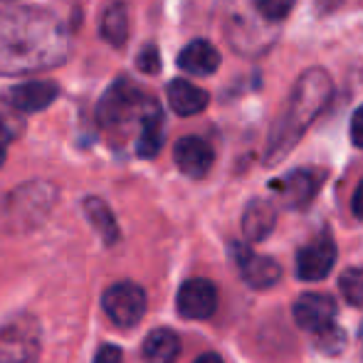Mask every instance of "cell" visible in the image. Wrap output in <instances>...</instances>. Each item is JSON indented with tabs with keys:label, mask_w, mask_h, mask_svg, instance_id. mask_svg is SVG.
<instances>
[{
	"label": "cell",
	"mask_w": 363,
	"mask_h": 363,
	"mask_svg": "<svg viewBox=\"0 0 363 363\" xmlns=\"http://www.w3.org/2000/svg\"><path fill=\"white\" fill-rule=\"evenodd\" d=\"M69 55V35L48 10H0V74H30L62 65Z\"/></svg>",
	"instance_id": "6da1fadb"
},
{
	"label": "cell",
	"mask_w": 363,
	"mask_h": 363,
	"mask_svg": "<svg viewBox=\"0 0 363 363\" xmlns=\"http://www.w3.org/2000/svg\"><path fill=\"white\" fill-rule=\"evenodd\" d=\"M331 94H334V82H331V74L326 69L309 67L306 72L296 77L287 96V106H284L282 116L277 119L272 134H269L267 156H264L267 166L279 163L291 148L299 144V139L314 124L316 116L329 106Z\"/></svg>",
	"instance_id": "7a4b0ae2"
},
{
	"label": "cell",
	"mask_w": 363,
	"mask_h": 363,
	"mask_svg": "<svg viewBox=\"0 0 363 363\" xmlns=\"http://www.w3.org/2000/svg\"><path fill=\"white\" fill-rule=\"evenodd\" d=\"M43 336L33 314H13L0 324V363H38Z\"/></svg>",
	"instance_id": "3957f363"
},
{
	"label": "cell",
	"mask_w": 363,
	"mask_h": 363,
	"mask_svg": "<svg viewBox=\"0 0 363 363\" xmlns=\"http://www.w3.org/2000/svg\"><path fill=\"white\" fill-rule=\"evenodd\" d=\"M104 311L116 326L131 329L146 314V291L134 282H119L106 289Z\"/></svg>",
	"instance_id": "277c9868"
},
{
	"label": "cell",
	"mask_w": 363,
	"mask_h": 363,
	"mask_svg": "<svg viewBox=\"0 0 363 363\" xmlns=\"http://www.w3.org/2000/svg\"><path fill=\"white\" fill-rule=\"evenodd\" d=\"M141 104H144V94H141L129 79H116L99 99L96 119H99V124L106 126V129H109V126H119V124H124Z\"/></svg>",
	"instance_id": "5b68a950"
},
{
	"label": "cell",
	"mask_w": 363,
	"mask_h": 363,
	"mask_svg": "<svg viewBox=\"0 0 363 363\" xmlns=\"http://www.w3.org/2000/svg\"><path fill=\"white\" fill-rule=\"evenodd\" d=\"M321 183H324V176L319 171H314V168H294L287 176L269 183V188L277 193L284 208L299 211V208H306L314 201Z\"/></svg>",
	"instance_id": "8992f818"
},
{
	"label": "cell",
	"mask_w": 363,
	"mask_h": 363,
	"mask_svg": "<svg viewBox=\"0 0 363 363\" xmlns=\"http://www.w3.org/2000/svg\"><path fill=\"white\" fill-rule=\"evenodd\" d=\"M176 304H178V314L183 319H193V321L211 319L218 309V289L211 279L193 277L181 284Z\"/></svg>",
	"instance_id": "52a82bcc"
},
{
	"label": "cell",
	"mask_w": 363,
	"mask_h": 363,
	"mask_svg": "<svg viewBox=\"0 0 363 363\" xmlns=\"http://www.w3.org/2000/svg\"><path fill=\"white\" fill-rule=\"evenodd\" d=\"M233 257L238 262L240 277L245 279V284H250L252 289H269L279 282L282 277V267L274 262L267 255H257L247 247V245H233Z\"/></svg>",
	"instance_id": "ba28073f"
},
{
	"label": "cell",
	"mask_w": 363,
	"mask_h": 363,
	"mask_svg": "<svg viewBox=\"0 0 363 363\" xmlns=\"http://www.w3.org/2000/svg\"><path fill=\"white\" fill-rule=\"evenodd\" d=\"M336 264V245L329 235H321L314 242L304 245L296 252V277L301 282H321L329 277Z\"/></svg>",
	"instance_id": "9c48e42d"
},
{
	"label": "cell",
	"mask_w": 363,
	"mask_h": 363,
	"mask_svg": "<svg viewBox=\"0 0 363 363\" xmlns=\"http://www.w3.org/2000/svg\"><path fill=\"white\" fill-rule=\"evenodd\" d=\"M294 321L299 329L309 331V334H319V331L329 329L336 324V301L329 294H319V291H309L301 294L294 301Z\"/></svg>",
	"instance_id": "30bf717a"
},
{
	"label": "cell",
	"mask_w": 363,
	"mask_h": 363,
	"mask_svg": "<svg viewBox=\"0 0 363 363\" xmlns=\"http://www.w3.org/2000/svg\"><path fill=\"white\" fill-rule=\"evenodd\" d=\"M173 161L178 171L188 178H203L216 163V151L201 136H183L173 148Z\"/></svg>",
	"instance_id": "8fae6325"
},
{
	"label": "cell",
	"mask_w": 363,
	"mask_h": 363,
	"mask_svg": "<svg viewBox=\"0 0 363 363\" xmlns=\"http://www.w3.org/2000/svg\"><path fill=\"white\" fill-rule=\"evenodd\" d=\"M264 23H269V20L255 23V18H250L247 13L233 15L228 25V35L233 48L245 55H259L262 50H267L274 40V33L264 35Z\"/></svg>",
	"instance_id": "7c38bea8"
},
{
	"label": "cell",
	"mask_w": 363,
	"mask_h": 363,
	"mask_svg": "<svg viewBox=\"0 0 363 363\" xmlns=\"http://www.w3.org/2000/svg\"><path fill=\"white\" fill-rule=\"evenodd\" d=\"M10 104L18 111L33 114V111H43L52 104L60 96V86L55 82H25L10 89Z\"/></svg>",
	"instance_id": "4fadbf2b"
},
{
	"label": "cell",
	"mask_w": 363,
	"mask_h": 363,
	"mask_svg": "<svg viewBox=\"0 0 363 363\" xmlns=\"http://www.w3.org/2000/svg\"><path fill=\"white\" fill-rule=\"evenodd\" d=\"M240 225H242V235L250 242H262L272 235L274 225H277V208L264 198H255L242 211Z\"/></svg>",
	"instance_id": "5bb4252c"
},
{
	"label": "cell",
	"mask_w": 363,
	"mask_h": 363,
	"mask_svg": "<svg viewBox=\"0 0 363 363\" xmlns=\"http://www.w3.org/2000/svg\"><path fill=\"white\" fill-rule=\"evenodd\" d=\"M168 94V104L171 109L176 111L178 116H196L201 114L203 109L208 106V91L196 86L193 82L188 79H173L166 89Z\"/></svg>",
	"instance_id": "9a60e30c"
},
{
	"label": "cell",
	"mask_w": 363,
	"mask_h": 363,
	"mask_svg": "<svg viewBox=\"0 0 363 363\" xmlns=\"http://www.w3.org/2000/svg\"><path fill=\"white\" fill-rule=\"evenodd\" d=\"M178 67L186 69L188 74L208 77L220 67V52L208 40H193L178 55Z\"/></svg>",
	"instance_id": "2e32d148"
},
{
	"label": "cell",
	"mask_w": 363,
	"mask_h": 363,
	"mask_svg": "<svg viewBox=\"0 0 363 363\" xmlns=\"http://www.w3.org/2000/svg\"><path fill=\"white\" fill-rule=\"evenodd\" d=\"M163 139H166V126H163V114L158 104L148 101L146 111L141 116V134L136 141V153L141 158H153L163 148Z\"/></svg>",
	"instance_id": "e0dca14e"
},
{
	"label": "cell",
	"mask_w": 363,
	"mask_h": 363,
	"mask_svg": "<svg viewBox=\"0 0 363 363\" xmlns=\"http://www.w3.org/2000/svg\"><path fill=\"white\" fill-rule=\"evenodd\" d=\"M146 363H176L181 354V339L171 329H153L144 341Z\"/></svg>",
	"instance_id": "ac0fdd59"
},
{
	"label": "cell",
	"mask_w": 363,
	"mask_h": 363,
	"mask_svg": "<svg viewBox=\"0 0 363 363\" xmlns=\"http://www.w3.org/2000/svg\"><path fill=\"white\" fill-rule=\"evenodd\" d=\"M84 216L91 223V228L101 235V240H104L106 245H114L116 240H119V225H116V218L101 198H86Z\"/></svg>",
	"instance_id": "d6986e66"
},
{
	"label": "cell",
	"mask_w": 363,
	"mask_h": 363,
	"mask_svg": "<svg viewBox=\"0 0 363 363\" xmlns=\"http://www.w3.org/2000/svg\"><path fill=\"white\" fill-rule=\"evenodd\" d=\"M101 38L114 48H121L129 38V10L121 0L111 3L101 15Z\"/></svg>",
	"instance_id": "ffe728a7"
},
{
	"label": "cell",
	"mask_w": 363,
	"mask_h": 363,
	"mask_svg": "<svg viewBox=\"0 0 363 363\" xmlns=\"http://www.w3.org/2000/svg\"><path fill=\"white\" fill-rule=\"evenodd\" d=\"M341 291H344L346 301L354 306H363V267H351L341 277Z\"/></svg>",
	"instance_id": "44dd1931"
},
{
	"label": "cell",
	"mask_w": 363,
	"mask_h": 363,
	"mask_svg": "<svg viewBox=\"0 0 363 363\" xmlns=\"http://www.w3.org/2000/svg\"><path fill=\"white\" fill-rule=\"evenodd\" d=\"M296 0H252V8L269 23H282L291 13Z\"/></svg>",
	"instance_id": "7402d4cb"
},
{
	"label": "cell",
	"mask_w": 363,
	"mask_h": 363,
	"mask_svg": "<svg viewBox=\"0 0 363 363\" xmlns=\"http://www.w3.org/2000/svg\"><path fill=\"white\" fill-rule=\"evenodd\" d=\"M314 336H316V346H319V351H324V354H329V356L344 351V346H346L344 329H339L336 324H331L329 329L319 331V334H314Z\"/></svg>",
	"instance_id": "603a6c76"
},
{
	"label": "cell",
	"mask_w": 363,
	"mask_h": 363,
	"mask_svg": "<svg viewBox=\"0 0 363 363\" xmlns=\"http://www.w3.org/2000/svg\"><path fill=\"white\" fill-rule=\"evenodd\" d=\"M136 62H139V69L144 74H158V69H161V55H158L156 45L153 43L146 45L139 52V57H136Z\"/></svg>",
	"instance_id": "cb8c5ba5"
},
{
	"label": "cell",
	"mask_w": 363,
	"mask_h": 363,
	"mask_svg": "<svg viewBox=\"0 0 363 363\" xmlns=\"http://www.w3.org/2000/svg\"><path fill=\"white\" fill-rule=\"evenodd\" d=\"M94 363H124V354H121L119 346L104 344L94 356Z\"/></svg>",
	"instance_id": "d4e9b609"
},
{
	"label": "cell",
	"mask_w": 363,
	"mask_h": 363,
	"mask_svg": "<svg viewBox=\"0 0 363 363\" xmlns=\"http://www.w3.org/2000/svg\"><path fill=\"white\" fill-rule=\"evenodd\" d=\"M351 141L354 146L363 148V106H359L351 116Z\"/></svg>",
	"instance_id": "484cf974"
},
{
	"label": "cell",
	"mask_w": 363,
	"mask_h": 363,
	"mask_svg": "<svg viewBox=\"0 0 363 363\" xmlns=\"http://www.w3.org/2000/svg\"><path fill=\"white\" fill-rule=\"evenodd\" d=\"M10 139H13V129H10L8 121L0 116V166H3V161H5V153H8Z\"/></svg>",
	"instance_id": "4316f807"
},
{
	"label": "cell",
	"mask_w": 363,
	"mask_h": 363,
	"mask_svg": "<svg viewBox=\"0 0 363 363\" xmlns=\"http://www.w3.org/2000/svg\"><path fill=\"white\" fill-rule=\"evenodd\" d=\"M351 208H354V216L363 220V181L359 183V188H356L354 201H351Z\"/></svg>",
	"instance_id": "83f0119b"
},
{
	"label": "cell",
	"mask_w": 363,
	"mask_h": 363,
	"mask_svg": "<svg viewBox=\"0 0 363 363\" xmlns=\"http://www.w3.org/2000/svg\"><path fill=\"white\" fill-rule=\"evenodd\" d=\"M196 363H223V361H220V356L216 354H203V356H198Z\"/></svg>",
	"instance_id": "f1b7e54d"
}]
</instances>
